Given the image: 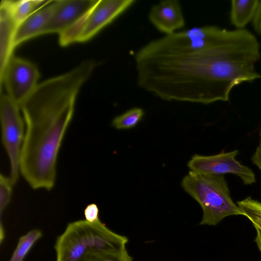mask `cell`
<instances>
[{
  "mask_svg": "<svg viewBox=\"0 0 261 261\" xmlns=\"http://www.w3.org/2000/svg\"><path fill=\"white\" fill-rule=\"evenodd\" d=\"M260 44L245 29L215 25L178 31L149 41L134 56L138 86L167 101H227L231 90L261 78Z\"/></svg>",
  "mask_w": 261,
  "mask_h": 261,
  "instance_id": "1",
  "label": "cell"
},
{
  "mask_svg": "<svg viewBox=\"0 0 261 261\" xmlns=\"http://www.w3.org/2000/svg\"><path fill=\"white\" fill-rule=\"evenodd\" d=\"M95 65L93 61H84L43 82L19 106L25 125L20 172L32 189L49 191L54 187L58 155L76 97Z\"/></svg>",
  "mask_w": 261,
  "mask_h": 261,
  "instance_id": "2",
  "label": "cell"
},
{
  "mask_svg": "<svg viewBox=\"0 0 261 261\" xmlns=\"http://www.w3.org/2000/svg\"><path fill=\"white\" fill-rule=\"evenodd\" d=\"M127 242L125 236L112 231L100 219L92 223L75 221L57 238L56 261H80L95 252L123 249Z\"/></svg>",
  "mask_w": 261,
  "mask_h": 261,
  "instance_id": "3",
  "label": "cell"
},
{
  "mask_svg": "<svg viewBox=\"0 0 261 261\" xmlns=\"http://www.w3.org/2000/svg\"><path fill=\"white\" fill-rule=\"evenodd\" d=\"M183 189L201 206L203 215L200 225H216L224 218L243 215L230 197L223 175H214L190 170L181 181Z\"/></svg>",
  "mask_w": 261,
  "mask_h": 261,
  "instance_id": "4",
  "label": "cell"
},
{
  "mask_svg": "<svg viewBox=\"0 0 261 261\" xmlns=\"http://www.w3.org/2000/svg\"><path fill=\"white\" fill-rule=\"evenodd\" d=\"M134 0H97L77 22L59 34V41L65 46L87 41L130 8Z\"/></svg>",
  "mask_w": 261,
  "mask_h": 261,
  "instance_id": "5",
  "label": "cell"
},
{
  "mask_svg": "<svg viewBox=\"0 0 261 261\" xmlns=\"http://www.w3.org/2000/svg\"><path fill=\"white\" fill-rule=\"evenodd\" d=\"M20 108L7 94L0 97L2 139L10 163V178L14 185L19 177L22 146L25 135L24 121Z\"/></svg>",
  "mask_w": 261,
  "mask_h": 261,
  "instance_id": "6",
  "label": "cell"
},
{
  "mask_svg": "<svg viewBox=\"0 0 261 261\" xmlns=\"http://www.w3.org/2000/svg\"><path fill=\"white\" fill-rule=\"evenodd\" d=\"M39 76L35 64L12 56L0 73L1 86L4 83L7 95L20 106L37 87Z\"/></svg>",
  "mask_w": 261,
  "mask_h": 261,
  "instance_id": "7",
  "label": "cell"
},
{
  "mask_svg": "<svg viewBox=\"0 0 261 261\" xmlns=\"http://www.w3.org/2000/svg\"><path fill=\"white\" fill-rule=\"evenodd\" d=\"M237 150L221 152L213 155L195 154L188 163L191 171L214 175L234 174L239 177L245 185L256 181L253 172L248 167L243 165L236 160Z\"/></svg>",
  "mask_w": 261,
  "mask_h": 261,
  "instance_id": "8",
  "label": "cell"
},
{
  "mask_svg": "<svg viewBox=\"0 0 261 261\" xmlns=\"http://www.w3.org/2000/svg\"><path fill=\"white\" fill-rule=\"evenodd\" d=\"M97 0H58L56 9L43 34H60L75 24L96 4Z\"/></svg>",
  "mask_w": 261,
  "mask_h": 261,
  "instance_id": "9",
  "label": "cell"
},
{
  "mask_svg": "<svg viewBox=\"0 0 261 261\" xmlns=\"http://www.w3.org/2000/svg\"><path fill=\"white\" fill-rule=\"evenodd\" d=\"M148 18L165 35L176 32L185 25L182 9L177 0H165L153 5L149 10Z\"/></svg>",
  "mask_w": 261,
  "mask_h": 261,
  "instance_id": "10",
  "label": "cell"
},
{
  "mask_svg": "<svg viewBox=\"0 0 261 261\" xmlns=\"http://www.w3.org/2000/svg\"><path fill=\"white\" fill-rule=\"evenodd\" d=\"M57 4V1H47L18 25L14 38V48L28 39L43 34Z\"/></svg>",
  "mask_w": 261,
  "mask_h": 261,
  "instance_id": "11",
  "label": "cell"
},
{
  "mask_svg": "<svg viewBox=\"0 0 261 261\" xmlns=\"http://www.w3.org/2000/svg\"><path fill=\"white\" fill-rule=\"evenodd\" d=\"M18 24L14 20L7 9L0 5V73L12 56L14 38Z\"/></svg>",
  "mask_w": 261,
  "mask_h": 261,
  "instance_id": "12",
  "label": "cell"
},
{
  "mask_svg": "<svg viewBox=\"0 0 261 261\" xmlns=\"http://www.w3.org/2000/svg\"><path fill=\"white\" fill-rule=\"evenodd\" d=\"M259 0H232L231 1L230 18L237 29H244L252 20Z\"/></svg>",
  "mask_w": 261,
  "mask_h": 261,
  "instance_id": "13",
  "label": "cell"
},
{
  "mask_svg": "<svg viewBox=\"0 0 261 261\" xmlns=\"http://www.w3.org/2000/svg\"><path fill=\"white\" fill-rule=\"evenodd\" d=\"M47 1L40 0H3L1 5L8 11L18 25Z\"/></svg>",
  "mask_w": 261,
  "mask_h": 261,
  "instance_id": "14",
  "label": "cell"
},
{
  "mask_svg": "<svg viewBox=\"0 0 261 261\" xmlns=\"http://www.w3.org/2000/svg\"><path fill=\"white\" fill-rule=\"evenodd\" d=\"M42 235L41 230L35 228L21 236L9 261H23L34 244Z\"/></svg>",
  "mask_w": 261,
  "mask_h": 261,
  "instance_id": "15",
  "label": "cell"
},
{
  "mask_svg": "<svg viewBox=\"0 0 261 261\" xmlns=\"http://www.w3.org/2000/svg\"><path fill=\"white\" fill-rule=\"evenodd\" d=\"M238 205L243 213L252 223L254 227L261 230V202L250 197L239 201Z\"/></svg>",
  "mask_w": 261,
  "mask_h": 261,
  "instance_id": "16",
  "label": "cell"
},
{
  "mask_svg": "<svg viewBox=\"0 0 261 261\" xmlns=\"http://www.w3.org/2000/svg\"><path fill=\"white\" fill-rule=\"evenodd\" d=\"M143 115V109L134 108L115 117L112 121V125L118 129L130 128L140 121Z\"/></svg>",
  "mask_w": 261,
  "mask_h": 261,
  "instance_id": "17",
  "label": "cell"
},
{
  "mask_svg": "<svg viewBox=\"0 0 261 261\" xmlns=\"http://www.w3.org/2000/svg\"><path fill=\"white\" fill-rule=\"evenodd\" d=\"M126 248L114 250L95 252L90 254L80 261H133Z\"/></svg>",
  "mask_w": 261,
  "mask_h": 261,
  "instance_id": "18",
  "label": "cell"
},
{
  "mask_svg": "<svg viewBox=\"0 0 261 261\" xmlns=\"http://www.w3.org/2000/svg\"><path fill=\"white\" fill-rule=\"evenodd\" d=\"M13 184L10 177L2 173L0 175V214L1 220L3 213L8 205L12 194Z\"/></svg>",
  "mask_w": 261,
  "mask_h": 261,
  "instance_id": "19",
  "label": "cell"
},
{
  "mask_svg": "<svg viewBox=\"0 0 261 261\" xmlns=\"http://www.w3.org/2000/svg\"><path fill=\"white\" fill-rule=\"evenodd\" d=\"M85 220L89 222H94L99 220V209L95 203L88 204L84 210Z\"/></svg>",
  "mask_w": 261,
  "mask_h": 261,
  "instance_id": "20",
  "label": "cell"
},
{
  "mask_svg": "<svg viewBox=\"0 0 261 261\" xmlns=\"http://www.w3.org/2000/svg\"><path fill=\"white\" fill-rule=\"evenodd\" d=\"M252 22L254 31L258 34H261V1L258 3Z\"/></svg>",
  "mask_w": 261,
  "mask_h": 261,
  "instance_id": "21",
  "label": "cell"
},
{
  "mask_svg": "<svg viewBox=\"0 0 261 261\" xmlns=\"http://www.w3.org/2000/svg\"><path fill=\"white\" fill-rule=\"evenodd\" d=\"M252 163L256 165L261 171V138L256 150L252 158Z\"/></svg>",
  "mask_w": 261,
  "mask_h": 261,
  "instance_id": "22",
  "label": "cell"
},
{
  "mask_svg": "<svg viewBox=\"0 0 261 261\" xmlns=\"http://www.w3.org/2000/svg\"><path fill=\"white\" fill-rule=\"evenodd\" d=\"M255 228L256 231V236L254 241L256 242L259 250L261 252V230L256 227Z\"/></svg>",
  "mask_w": 261,
  "mask_h": 261,
  "instance_id": "23",
  "label": "cell"
}]
</instances>
